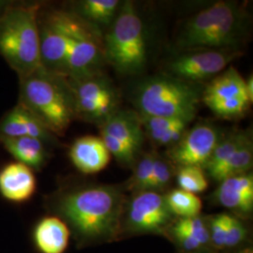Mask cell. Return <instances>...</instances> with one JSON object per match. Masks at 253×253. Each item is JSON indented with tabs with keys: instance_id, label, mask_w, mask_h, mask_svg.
Segmentation results:
<instances>
[{
	"instance_id": "cell-22",
	"label": "cell",
	"mask_w": 253,
	"mask_h": 253,
	"mask_svg": "<svg viewBox=\"0 0 253 253\" xmlns=\"http://www.w3.org/2000/svg\"><path fill=\"white\" fill-rule=\"evenodd\" d=\"M248 137L249 136L242 131H235L225 138L220 139L206 165L211 177L215 180H218V177L227 163H229L235 151L244 143Z\"/></svg>"
},
{
	"instance_id": "cell-8",
	"label": "cell",
	"mask_w": 253,
	"mask_h": 253,
	"mask_svg": "<svg viewBox=\"0 0 253 253\" xmlns=\"http://www.w3.org/2000/svg\"><path fill=\"white\" fill-rule=\"evenodd\" d=\"M63 78L72 97L74 115L104 122L116 112L115 91L104 79L96 74L81 78Z\"/></svg>"
},
{
	"instance_id": "cell-21",
	"label": "cell",
	"mask_w": 253,
	"mask_h": 253,
	"mask_svg": "<svg viewBox=\"0 0 253 253\" xmlns=\"http://www.w3.org/2000/svg\"><path fill=\"white\" fill-rule=\"evenodd\" d=\"M172 237L187 252L199 251L210 241L206 221L197 217L180 218L171 229Z\"/></svg>"
},
{
	"instance_id": "cell-3",
	"label": "cell",
	"mask_w": 253,
	"mask_h": 253,
	"mask_svg": "<svg viewBox=\"0 0 253 253\" xmlns=\"http://www.w3.org/2000/svg\"><path fill=\"white\" fill-rule=\"evenodd\" d=\"M19 103L56 134H62L75 116L63 77L48 73L43 68L20 78Z\"/></svg>"
},
{
	"instance_id": "cell-15",
	"label": "cell",
	"mask_w": 253,
	"mask_h": 253,
	"mask_svg": "<svg viewBox=\"0 0 253 253\" xmlns=\"http://www.w3.org/2000/svg\"><path fill=\"white\" fill-rule=\"evenodd\" d=\"M71 230L56 216H45L33 225L30 239L38 253H65L69 247Z\"/></svg>"
},
{
	"instance_id": "cell-31",
	"label": "cell",
	"mask_w": 253,
	"mask_h": 253,
	"mask_svg": "<svg viewBox=\"0 0 253 253\" xmlns=\"http://www.w3.org/2000/svg\"><path fill=\"white\" fill-rule=\"evenodd\" d=\"M246 89L249 96V99L251 102L253 101V76H251L247 81H246Z\"/></svg>"
},
{
	"instance_id": "cell-18",
	"label": "cell",
	"mask_w": 253,
	"mask_h": 253,
	"mask_svg": "<svg viewBox=\"0 0 253 253\" xmlns=\"http://www.w3.org/2000/svg\"><path fill=\"white\" fill-rule=\"evenodd\" d=\"M237 99H249L246 81L235 68L231 67L211 82L204 92V101L209 108Z\"/></svg>"
},
{
	"instance_id": "cell-9",
	"label": "cell",
	"mask_w": 253,
	"mask_h": 253,
	"mask_svg": "<svg viewBox=\"0 0 253 253\" xmlns=\"http://www.w3.org/2000/svg\"><path fill=\"white\" fill-rule=\"evenodd\" d=\"M172 217L165 196L145 190L137 193L128 205L126 224L127 230L134 233L160 234L171 223Z\"/></svg>"
},
{
	"instance_id": "cell-6",
	"label": "cell",
	"mask_w": 253,
	"mask_h": 253,
	"mask_svg": "<svg viewBox=\"0 0 253 253\" xmlns=\"http://www.w3.org/2000/svg\"><path fill=\"white\" fill-rule=\"evenodd\" d=\"M200 96L190 84L170 77H157L144 83L138 90L137 104L142 116L184 118L191 121Z\"/></svg>"
},
{
	"instance_id": "cell-19",
	"label": "cell",
	"mask_w": 253,
	"mask_h": 253,
	"mask_svg": "<svg viewBox=\"0 0 253 253\" xmlns=\"http://www.w3.org/2000/svg\"><path fill=\"white\" fill-rule=\"evenodd\" d=\"M102 123L100 131L114 137L134 153H138L143 143V130L139 118L131 113L115 112Z\"/></svg>"
},
{
	"instance_id": "cell-24",
	"label": "cell",
	"mask_w": 253,
	"mask_h": 253,
	"mask_svg": "<svg viewBox=\"0 0 253 253\" xmlns=\"http://www.w3.org/2000/svg\"><path fill=\"white\" fill-rule=\"evenodd\" d=\"M165 200L172 215L181 218L197 217L203 208L202 201L196 194L180 189L169 192L165 196Z\"/></svg>"
},
{
	"instance_id": "cell-13",
	"label": "cell",
	"mask_w": 253,
	"mask_h": 253,
	"mask_svg": "<svg viewBox=\"0 0 253 253\" xmlns=\"http://www.w3.org/2000/svg\"><path fill=\"white\" fill-rule=\"evenodd\" d=\"M37 179L31 168L12 162L0 168V196L13 205H24L33 198Z\"/></svg>"
},
{
	"instance_id": "cell-28",
	"label": "cell",
	"mask_w": 253,
	"mask_h": 253,
	"mask_svg": "<svg viewBox=\"0 0 253 253\" xmlns=\"http://www.w3.org/2000/svg\"><path fill=\"white\" fill-rule=\"evenodd\" d=\"M171 177H172V171H171L170 165L165 161H163V159L156 157L152 176L145 190L158 191V190H163L170 183Z\"/></svg>"
},
{
	"instance_id": "cell-4",
	"label": "cell",
	"mask_w": 253,
	"mask_h": 253,
	"mask_svg": "<svg viewBox=\"0 0 253 253\" xmlns=\"http://www.w3.org/2000/svg\"><path fill=\"white\" fill-rule=\"evenodd\" d=\"M243 14L232 2L219 1L188 21L178 43L185 49H233L242 35Z\"/></svg>"
},
{
	"instance_id": "cell-33",
	"label": "cell",
	"mask_w": 253,
	"mask_h": 253,
	"mask_svg": "<svg viewBox=\"0 0 253 253\" xmlns=\"http://www.w3.org/2000/svg\"><path fill=\"white\" fill-rule=\"evenodd\" d=\"M253 253V252L252 251H246V252H243V253Z\"/></svg>"
},
{
	"instance_id": "cell-11",
	"label": "cell",
	"mask_w": 253,
	"mask_h": 253,
	"mask_svg": "<svg viewBox=\"0 0 253 253\" xmlns=\"http://www.w3.org/2000/svg\"><path fill=\"white\" fill-rule=\"evenodd\" d=\"M240 53L210 49L182 54L169 65L171 73L187 81H201L222 72Z\"/></svg>"
},
{
	"instance_id": "cell-26",
	"label": "cell",
	"mask_w": 253,
	"mask_h": 253,
	"mask_svg": "<svg viewBox=\"0 0 253 253\" xmlns=\"http://www.w3.org/2000/svg\"><path fill=\"white\" fill-rule=\"evenodd\" d=\"M177 182L180 190L197 194L208 189V182L202 167L183 166L177 173Z\"/></svg>"
},
{
	"instance_id": "cell-17",
	"label": "cell",
	"mask_w": 253,
	"mask_h": 253,
	"mask_svg": "<svg viewBox=\"0 0 253 253\" xmlns=\"http://www.w3.org/2000/svg\"><path fill=\"white\" fill-rule=\"evenodd\" d=\"M216 197L224 208L240 213H250L253 208V174L247 172L220 181Z\"/></svg>"
},
{
	"instance_id": "cell-30",
	"label": "cell",
	"mask_w": 253,
	"mask_h": 253,
	"mask_svg": "<svg viewBox=\"0 0 253 253\" xmlns=\"http://www.w3.org/2000/svg\"><path fill=\"white\" fill-rule=\"evenodd\" d=\"M247 236V229L244 224L237 219L232 217L230 225L227 230L226 237L224 248H234L240 244Z\"/></svg>"
},
{
	"instance_id": "cell-23",
	"label": "cell",
	"mask_w": 253,
	"mask_h": 253,
	"mask_svg": "<svg viewBox=\"0 0 253 253\" xmlns=\"http://www.w3.org/2000/svg\"><path fill=\"white\" fill-rule=\"evenodd\" d=\"M118 0H84L79 2L76 15L89 25H108L117 15Z\"/></svg>"
},
{
	"instance_id": "cell-2",
	"label": "cell",
	"mask_w": 253,
	"mask_h": 253,
	"mask_svg": "<svg viewBox=\"0 0 253 253\" xmlns=\"http://www.w3.org/2000/svg\"><path fill=\"white\" fill-rule=\"evenodd\" d=\"M39 3L9 2L0 15V55L19 78L42 69Z\"/></svg>"
},
{
	"instance_id": "cell-20",
	"label": "cell",
	"mask_w": 253,
	"mask_h": 253,
	"mask_svg": "<svg viewBox=\"0 0 253 253\" xmlns=\"http://www.w3.org/2000/svg\"><path fill=\"white\" fill-rule=\"evenodd\" d=\"M0 143L15 160L31 168L40 171L47 162L48 153L45 143L32 137L2 138Z\"/></svg>"
},
{
	"instance_id": "cell-1",
	"label": "cell",
	"mask_w": 253,
	"mask_h": 253,
	"mask_svg": "<svg viewBox=\"0 0 253 253\" xmlns=\"http://www.w3.org/2000/svg\"><path fill=\"white\" fill-rule=\"evenodd\" d=\"M49 207L69 226L78 248L113 240L121 230L123 196L112 186L60 190L50 199Z\"/></svg>"
},
{
	"instance_id": "cell-32",
	"label": "cell",
	"mask_w": 253,
	"mask_h": 253,
	"mask_svg": "<svg viewBox=\"0 0 253 253\" xmlns=\"http://www.w3.org/2000/svg\"><path fill=\"white\" fill-rule=\"evenodd\" d=\"M9 1H3V0H0V15L2 13V11L4 10V9L7 7V5L9 4Z\"/></svg>"
},
{
	"instance_id": "cell-7",
	"label": "cell",
	"mask_w": 253,
	"mask_h": 253,
	"mask_svg": "<svg viewBox=\"0 0 253 253\" xmlns=\"http://www.w3.org/2000/svg\"><path fill=\"white\" fill-rule=\"evenodd\" d=\"M61 12L64 25L71 37V48L62 77L81 78L95 75L101 63L104 50L91 26L70 12Z\"/></svg>"
},
{
	"instance_id": "cell-12",
	"label": "cell",
	"mask_w": 253,
	"mask_h": 253,
	"mask_svg": "<svg viewBox=\"0 0 253 253\" xmlns=\"http://www.w3.org/2000/svg\"><path fill=\"white\" fill-rule=\"evenodd\" d=\"M220 136L215 126L200 124L184 133L170 150V157L176 164L183 166H206Z\"/></svg>"
},
{
	"instance_id": "cell-10",
	"label": "cell",
	"mask_w": 253,
	"mask_h": 253,
	"mask_svg": "<svg viewBox=\"0 0 253 253\" xmlns=\"http://www.w3.org/2000/svg\"><path fill=\"white\" fill-rule=\"evenodd\" d=\"M40 23L41 59L48 73L62 76L71 48V37L60 11H53Z\"/></svg>"
},
{
	"instance_id": "cell-16",
	"label": "cell",
	"mask_w": 253,
	"mask_h": 253,
	"mask_svg": "<svg viewBox=\"0 0 253 253\" xmlns=\"http://www.w3.org/2000/svg\"><path fill=\"white\" fill-rule=\"evenodd\" d=\"M69 156L74 167L83 173L102 171L110 163L111 154L100 137L84 136L75 140Z\"/></svg>"
},
{
	"instance_id": "cell-14",
	"label": "cell",
	"mask_w": 253,
	"mask_h": 253,
	"mask_svg": "<svg viewBox=\"0 0 253 253\" xmlns=\"http://www.w3.org/2000/svg\"><path fill=\"white\" fill-rule=\"evenodd\" d=\"M17 137L37 138L45 144L54 142L53 133L20 103L0 119V139Z\"/></svg>"
},
{
	"instance_id": "cell-29",
	"label": "cell",
	"mask_w": 253,
	"mask_h": 253,
	"mask_svg": "<svg viewBox=\"0 0 253 253\" xmlns=\"http://www.w3.org/2000/svg\"><path fill=\"white\" fill-rule=\"evenodd\" d=\"M232 217L233 216L227 214H219L211 219L208 229L210 235V241L215 247L219 249L224 248L227 230L230 225Z\"/></svg>"
},
{
	"instance_id": "cell-25",
	"label": "cell",
	"mask_w": 253,
	"mask_h": 253,
	"mask_svg": "<svg viewBox=\"0 0 253 253\" xmlns=\"http://www.w3.org/2000/svg\"><path fill=\"white\" fill-rule=\"evenodd\" d=\"M253 158V144L248 137L244 143L235 151L229 163H227L217 181L224 180L232 176L247 173L252 168Z\"/></svg>"
},
{
	"instance_id": "cell-27",
	"label": "cell",
	"mask_w": 253,
	"mask_h": 253,
	"mask_svg": "<svg viewBox=\"0 0 253 253\" xmlns=\"http://www.w3.org/2000/svg\"><path fill=\"white\" fill-rule=\"evenodd\" d=\"M156 156L146 155L136 166L135 171L129 181V188L137 191H145L153 172Z\"/></svg>"
},
{
	"instance_id": "cell-5",
	"label": "cell",
	"mask_w": 253,
	"mask_h": 253,
	"mask_svg": "<svg viewBox=\"0 0 253 253\" xmlns=\"http://www.w3.org/2000/svg\"><path fill=\"white\" fill-rule=\"evenodd\" d=\"M104 56L120 73H139L146 62L144 24L131 2H125L105 37Z\"/></svg>"
}]
</instances>
